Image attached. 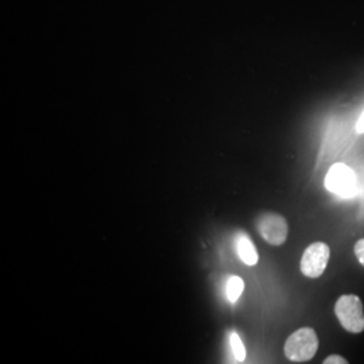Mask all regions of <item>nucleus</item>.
I'll use <instances>...</instances> for the list:
<instances>
[{"instance_id":"8","label":"nucleus","mask_w":364,"mask_h":364,"mask_svg":"<svg viewBox=\"0 0 364 364\" xmlns=\"http://www.w3.org/2000/svg\"><path fill=\"white\" fill-rule=\"evenodd\" d=\"M230 343H231V348H232V353H234L236 362H239V363L245 362V359H246V348H245L243 341L239 338V335L232 332L231 333V338H230Z\"/></svg>"},{"instance_id":"7","label":"nucleus","mask_w":364,"mask_h":364,"mask_svg":"<svg viewBox=\"0 0 364 364\" xmlns=\"http://www.w3.org/2000/svg\"><path fill=\"white\" fill-rule=\"evenodd\" d=\"M245 290V281L240 277H231L227 282L225 287V293H227V299L230 302L235 304L237 299H240L242 293Z\"/></svg>"},{"instance_id":"2","label":"nucleus","mask_w":364,"mask_h":364,"mask_svg":"<svg viewBox=\"0 0 364 364\" xmlns=\"http://www.w3.org/2000/svg\"><path fill=\"white\" fill-rule=\"evenodd\" d=\"M335 314L341 326L351 333L364 331L363 302L356 294H344L335 304Z\"/></svg>"},{"instance_id":"10","label":"nucleus","mask_w":364,"mask_h":364,"mask_svg":"<svg viewBox=\"0 0 364 364\" xmlns=\"http://www.w3.org/2000/svg\"><path fill=\"white\" fill-rule=\"evenodd\" d=\"M324 364H347L348 362L343 358V356H340V355H331V356H328L326 359H324Z\"/></svg>"},{"instance_id":"11","label":"nucleus","mask_w":364,"mask_h":364,"mask_svg":"<svg viewBox=\"0 0 364 364\" xmlns=\"http://www.w3.org/2000/svg\"><path fill=\"white\" fill-rule=\"evenodd\" d=\"M356 132L358 134H363L364 132V112L362 114V117H359L358 123H356Z\"/></svg>"},{"instance_id":"6","label":"nucleus","mask_w":364,"mask_h":364,"mask_svg":"<svg viewBox=\"0 0 364 364\" xmlns=\"http://www.w3.org/2000/svg\"><path fill=\"white\" fill-rule=\"evenodd\" d=\"M235 246L236 252L243 263H246L247 266H255L258 263L259 255L250 236L246 234L237 235L235 239Z\"/></svg>"},{"instance_id":"9","label":"nucleus","mask_w":364,"mask_h":364,"mask_svg":"<svg viewBox=\"0 0 364 364\" xmlns=\"http://www.w3.org/2000/svg\"><path fill=\"white\" fill-rule=\"evenodd\" d=\"M353 251H355V255H356V258L359 260V263L364 266V239H360V240L356 242Z\"/></svg>"},{"instance_id":"5","label":"nucleus","mask_w":364,"mask_h":364,"mask_svg":"<svg viewBox=\"0 0 364 364\" xmlns=\"http://www.w3.org/2000/svg\"><path fill=\"white\" fill-rule=\"evenodd\" d=\"M331 257V248L324 242H316L304 251L301 258V273L308 278H318L326 272Z\"/></svg>"},{"instance_id":"1","label":"nucleus","mask_w":364,"mask_h":364,"mask_svg":"<svg viewBox=\"0 0 364 364\" xmlns=\"http://www.w3.org/2000/svg\"><path fill=\"white\" fill-rule=\"evenodd\" d=\"M318 350V338L313 328H299L287 338L285 343V356L296 363L309 362Z\"/></svg>"},{"instance_id":"3","label":"nucleus","mask_w":364,"mask_h":364,"mask_svg":"<svg viewBox=\"0 0 364 364\" xmlns=\"http://www.w3.org/2000/svg\"><path fill=\"white\" fill-rule=\"evenodd\" d=\"M326 188L341 198H350L358 192V178L355 171L346 164H335L328 170Z\"/></svg>"},{"instance_id":"4","label":"nucleus","mask_w":364,"mask_h":364,"mask_svg":"<svg viewBox=\"0 0 364 364\" xmlns=\"http://www.w3.org/2000/svg\"><path fill=\"white\" fill-rule=\"evenodd\" d=\"M255 225L262 239L269 245L281 246L287 242L289 227L284 216L274 212H264L258 216Z\"/></svg>"}]
</instances>
